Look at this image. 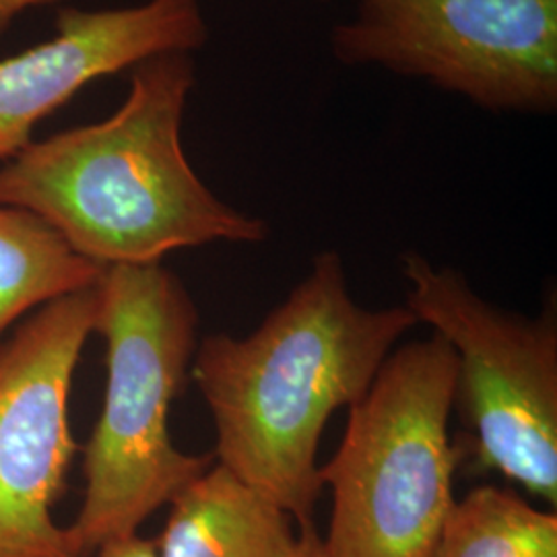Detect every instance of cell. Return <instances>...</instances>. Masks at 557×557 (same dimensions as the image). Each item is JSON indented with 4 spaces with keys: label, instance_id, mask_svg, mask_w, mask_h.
I'll return each instance as SVG.
<instances>
[{
    "label": "cell",
    "instance_id": "9",
    "mask_svg": "<svg viewBox=\"0 0 557 557\" xmlns=\"http://www.w3.org/2000/svg\"><path fill=\"white\" fill-rule=\"evenodd\" d=\"M158 557H289L294 518L225 467H209L170 502Z\"/></svg>",
    "mask_w": 557,
    "mask_h": 557
},
{
    "label": "cell",
    "instance_id": "7",
    "mask_svg": "<svg viewBox=\"0 0 557 557\" xmlns=\"http://www.w3.org/2000/svg\"><path fill=\"white\" fill-rule=\"evenodd\" d=\"M96 285L46 304L0 347V557H89L54 506L77 455L69 398Z\"/></svg>",
    "mask_w": 557,
    "mask_h": 557
},
{
    "label": "cell",
    "instance_id": "11",
    "mask_svg": "<svg viewBox=\"0 0 557 557\" xmlns=\"http://www.w3.org/2000/svg\"><path fill=\"white\" fill-rule=\"evenodd\" d=\"M430 557H557L556 512L481 485L455 502Z\"/></svg>",
    "mask_w": 557,
    "mask_h": 557
},
{
    "label": "cell",
    "instance_id": "5",
    "mask_svg": "<svg viewBox=\"0 0 557 557\" xmlns=\"http://www.w3.org/2000/svg\"><path fill=\"white\" fill-rule=\"evenodd\" d=\"M407 308L457 354L455 400L475 434L479 467L557 504V329L479 298L450 267L403 257Z\"/></svg>",
    "mask_w": 557,
    "mask_h": 557
},
{
    "label": "cell",
    "instance_id": "2",
    "mask_svg": "<svg viewBox=\"0 0 557 557\" xmlns=\"http://www.w3.org/2000/svg\"><path fill=\"white\" fill-rule=\"evenodd\" d=\"M193 87L190 54L140 62L112 116L32 140L0 163V205L36 215L100 267L151 264L213 242H262L264 221L218 199L184 153Z\"/></svg>",
    "mask_w": 557,
    "mask_h": 557
},
{
    "label": "cell",
    "instance_id": "14",
    "mask_svg": "<svg viewBox=\"0 0 557 557\" xmlns=\"http://www.w3.org/2000/svg\"><path fill=\"white\" fill-rule=\"evenodd\" d=\"M289 557H326L322 537H319L312 524L301 527V535L296 537V545Z\"/></svg>",
    "mask_w": 557,
    "mask_h": 557
},
{
    "label": "cell",
    "instance_id": "13",
    "mask_svg": "<svg viewBox=\"0 0 557 557\" xmlns=\"http://www.w3.org/2000/svg\"><path fill=\"white\" fill-rule=\"evenodd\" d=\"M50 2L54 0H0V36H4L21 15Z\"/></svg>",
    "mask_w": 557,
    "mask_h": 557
},
{
    "label": "cell",
    "instance_id": "10",
    "mask_svg": "<svg viewBox=\"0 0 557 557\" xmlns=\"http://www.w3.org/2000/svg\"><path fill=\"white\" fill-rule=\"evenodd\" d=\"M101 271L36 215L0 205V338L25 314L94 287Z\"/></svg>",
    "mask_w": 557,
    "mask_h": 557
},
{
    "label": "cell",
    "instance_id": "8",
    "mask_svg": "<svg viewBox=\"0 0 557 557\" xmlns=\"http://www.w3.org/2000/svg\"><path fill=\"white\" fill-rule=\"evenodd\" d=\"M209 38L197 0H149L126 9H64L50 40L0 60V163L83 87L163 54H190Z\"/></svg>",
    "mask_w": 557,
    "mask_h": 557
},
{
    "label": "cell",
    "instance_id": "6",
    "mask_svg": "<svg viewBox=\"0 0 557 557\" xmlns=\"http://www.w3.org/2000/svg\"><path fill=\"white\" fill-rule=\"evenodd\" d=\"M347 66H380L492 112L557 108V0H356L331 34Z\"/></svg>",
    "mask_w": 557,
    "mask_h": 557
},
{
    "label": "cell",
    "instance_id": "3",
    "mask_svg": "<svg viewBox=\"0 0 557 557\" xmlns=\"http://www.w3.org/2000/svg\"><path fill=\"white\" fill-rule=\"evenodd\" d=\"M96 326L106 341L108 382L100 419L83 448L85 494L71 524L91 557L200 478L213 455L176 448L170 411L197 351L199 312L161 262L103 267Z\"/></svg>",
    "mask_w": 557,
    "mask_h": 557
},
{
    "label": "cell",
    "instance_id": "1",
    "mask_svg": "<svg viewBox=\"0 0 557 557\" xmlns=\"http://www.w3.org/2000/svg\"><path fill=\"white\" fill-rule=\"evenodd\" d=\"M416 324L407 306H358L337 252L319 255L252 335H209L195 351L190 376L213 416L218 465L301 527L312 524L324 490L317 453L326 421L368 393Z\"/></svg>",
    "mask_w": 557,
    "mask_h": 557
},
{
    "label": "cell",
    "instance_id": "12",
    "mask_svg": "<svg viewBox=\"0 0 557 557\" xmlns=\"http://www.w3.org/2000/svg\"><path fill=\"white\" fill-rule=\"evenodd\" d=\"M96 554L98 557H158V549L147 539L128 535L103 543Z\"/></svg>",
    "mask_w": 557,
    "mask_h": 557
},
{
    "label": "cell",
    "instance_id": "4",
    "mask_svg": "<svg viewBox=\"0 0 557 557\" xmlns=\"http://www.w3.org/2000/svg\"><path fill=\"white\" fill-rule=\"evenodd\" d=\"M457 354L434 335L391 354L349 407L337 455L322 469L333 490L326 557H430L457 499L448 421Z\"/></svg>",
    "mask_w": 557,
    "mask_h": 557
}]
</instances>
